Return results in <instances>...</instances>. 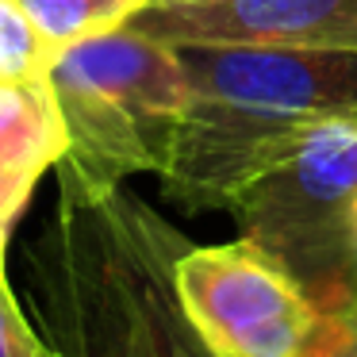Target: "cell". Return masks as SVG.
Wrapping results in <instances>:
<instances>
[{
  "mask_svg": "<svg viewBox=\"0 0 357 357\" xmlns=\"http://www.w3.org/2000/svg\"><path fill=\"white\" fill-rule=\"evenodd\" d=\"M185 238L123 192L58 185L24 254L27 303L58 357H215L177 300Z\"/></svg>",
  "mask_w": 357,
  "mask_h": 357,
  "instance_id": "1",
  "label": "cell"
},
{
  "mask_svg": "<svg viewBox=\"0 0 357 357\" xmlns=\"http://www.w3.org/2000/svg\"><path fill=\"white\" fill-rule=\"evenodd\" d=\"M188 108L173 131L162 188L188 211L234 196L292 150L319 119L357 116V50L349 47H177Z\"/></svg>",
  "mask_w": 357,
  "mask_h": 357,
  "instance_id": "2",
  "label": "cell"
},
{
  "mask_svg": "<svg viewBox=\"0 0 357 357\" xmlns=\"http://www.w3.org/2000/svg\"><path fill=\"white\" fill-rule=\"evenodd\" d=\"M50 85L70 139L58 185L77 192H112L135 173H162L192 96L177 47L135 27L58 50Z\"/></svg>",
  "mask_w": 357,
  "mask_h": 357,
  "instance_id": "3",
  "label": "cell"
},
{
  "mask_svg": "<svg viewBox=\"0 0 357 357\" xmlns=\"http://www.w3.org/2000/svg\"><path fill=\"white\" fill-rule=\"evenodd\" d=\"M177 300L215 357H338L357 346L342 315L257 242L185 246L173 265Z\"/></svg>",
  "mask_w": 357,
  "mask_h": 357,
  "instance_id": "4",
  "label": "cell"
},
{
  "mask_svg": "<svg viewBox=\"0 0 357 357\" xmlns=\"http://www.w3.org/2000/svg\"><path fill=\"white\" fill-rule=\"evenodd\" d=\"M357 196V116L311 123L273 169L246 185L231 211L242 238L269 250L315 303L338 300V238Z\"/></svg>",
  "mask_w": 357,
  "mask_h": 357,
  "instance_id": "5",
  "label": "cell"
},
{
  "mask_svg": "<svg viewBox=\"0 0 357 357\" xmlns=\"http://www.w3.org/2000/svg\"><path fill=\"white\" fill-rule=\"evenodd\" d=\"M127 27L169 47L357 50V0H150Z\"/></svg>",
  "mask_w": 357,
  "mask_h": 357,
  "instance_id": "6",
  "label": "cell"
},
{
  "mask_svg": "<svg viewBox=\"0 0 357 357\" xmlns=\"http://www.w3.org/2000/svg\"><path fill=\"white\" fill-rule=\"evenodd\" d=\"M66 119L54 85H0V169L47 173L66 154Z\"/></svg>",
  "mask_w": 357,
  "mask_h": 357,
  "instance_id": "7",
  "label": "cell"
},
{
  "mask_svg": "<svg viewBox=\"0 0 357 357\" xmlns=\"http://www.w3.org/2000/svg\"><path fill=\"white\" fill-rule=\"evenodd\" d=\"M150 0H20L54 50L127 27Z\"/></svg>",
  "mask_w": 357,
  "mask_h": 357,
  "instance_id": "8",
  "label": "cell"
},
{
  "mask_svg": "<svg viewBox=\"0 0 357 357\" xmlns=\"http://www.w3.org/2000/svg\"><path fill=\"white\" fill-rule=\"evenodd\" d=\"M58 50L43 39L20 0H0V85L47 81Z\"/></svg>",
  "mask_w": 357,
  "mask_h": 357,
  "instance_id": "9",
  "label": "cell"
},
{
  "mask_svg": "<svg viewBox=\"0 0 357 357\" xmlns=\"http://www.w3.org/2000/svg\"><path fill=\"white\" fill-rule=\"evenodd\" d=\"M0 357H58L43 342L39 326H31L4 273H0Z\"/></svg>",
  "mask_w": 357,
  "mask_h": 357,
  "instance_id": "10",
  "label": "cell"
},
{
  "mask_svg": "<svg viewBox=\"0 0 357 357\" xmlns=\"http://www.w3.org/2000/svg\"><path fill=\"white\" fill-rule=\"evenodd\" d=\"M357 311V196L346 208L342 219V238H338V300H334V315L346 319Z\"/></svg>",
  "mask_w": 357,
  "mask_h": 357,
  "instance_id": "11",
  "label": "cell"
},
{
  "mask_svg": "<svg viewBox=\"0 0 357 357\" xmlns=\"http://www.w3.org/2000/svg\"><path fill=\"white\" fill-rule=\"evenodd\" d=\"M4 242H8V231H0V273H4Z\"/></svg>",
  "mask_w": 357,
  "mask_h": 357,
  "instance_id": "12",
  "label": "cell"
},
{
  "mask_svg": "<svg viewBox=\"0 0 357 357\" xmlns=\"http://www.w3.org/2000/svg\"><path fill=\"white\" fill-rule=\"evenodd\" d=\"M346 323H349V331H354V338H357V311H349V315H346Z\"/></svg>",
  "mask_w": 357,
  "mask_h": 357,
  "instance_id": "13",
  "label": "cell"
},
{
  "mask_svg": "<svg viewBox=\"0 0 357 357\" xmlns=\"http://www.w3.org/2000/svg\"><path fill=\"white\" fill-rule=\"evenodd\" d=\"M338 357H357V346H354V349H346V354H338Z\"/></svg>",
  "mask_w": 357,
  "mask_h": 357,
  "instance_id": "14",
  "label": "cell"
}]
</instances>
